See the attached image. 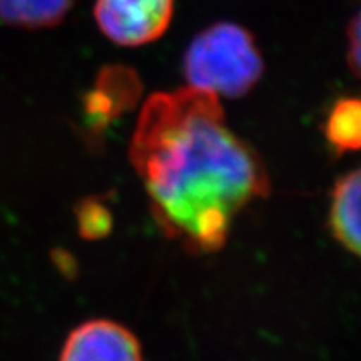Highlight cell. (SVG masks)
<instances>
[{
    "mask_svg": "<svg viewBox=\"0 0 361 361\" xmlns=\"http://www.w3.org/2000/svg\"><path fill=\"white\" fill-rule=\"evenodd\" d=\"M324 137L338 154L358 151L361 144V104L343 97L333 104L324 123Z\"/></svg>",
    "mask_w": 361,
    "mask_h": 361,
    "instance_id": "obj_8",
    "label": "cell"
},
{
    "mask_svg": "<svg viewBox=\"0 0 361 361\" xmlns=\"http://www.w3.org/2000/svg\"><path fill=\"white\" fill-rule=\"evenodd\" d=\"M263 71V57L252 35L231 22L214 24L197 34L184 56L188 85L218 97L245 96Z\"/></svg>",
    "mask_w": 361,
    "mask_h": 361,
    "instance_id": "obj_2",
    "label": "cell"
},
{
    "mask_svg": "<svg viewBox=\"0 0 361 361\" xmlns=\"http://www.w3.org/2000/svg\"><path fill=\"white\" fill-rule=\"evenodd\" d=\"M174 16V0H96L94 19L117 45L139 47L164 35Z\"/></svg>",
    "mask_w": 361,
    "mask_h": 361,
    "instance_id": "obj_3",
    "label": "cell"
},
{
    "mask_svg": "<svg viewBox=\"0 0 361 361\" xmlns=\"http://www.w3.org/2000/svg\"><path fill=\"white\" fill-rule=\"evenodd\" d=\"M74 0H0V20L22 29L57 25Z\"/></svg>",
    "mask_w": 361,
    "mask_h": 361,
    "instance_id": "obj_7",
    "label": "cell"
},
{
    "mask_svg": "<svg viewBox=\"0 0 361 361\" xmlns=\"http://www.w3.org/2000/svg\"><path fill=\"white\" fill-rule=\"evenodd\" d=\"M78 224L80 236L85 239H101L109 234L112 216L106 204L97 200H84L78 207Z\"/></svg>",
    "mask_w": 361,
    "mask_h": 361,
    "instance_id": "obj_9",
    "label": "cell"
},
{
    "mask_svg": "<svg viewBox=\"0 0 361 361\" xmlns=\"http://www.w3.org/2000/svg\"><path fill=\"white\" fill-rule=\"evenodd\" d=\"M360 16H355L348 25V67L355 75H360Z\"/></svg>",
    "mask_w": 361,
    "mask_h": 361,
    "instance_id": "obj_10",
    "label": "cell"
},
{
    "mask_svg": "<svg viewBox=\"0 0 361 361\" xmlns=\"http://www.w3.org/2000/svg\"><path fill=\"white\" fill-rule=\"evenodd\" d=\"M139 92L135 74L128 69H106L97 79L85 109L90 121L109 123L112 117L133 106Z\"/></svg>",
    "mask_w": 361,
    "mask_h": 361,
    "instance_id": "obj_6",
    "label": "cell"
},
{
    "mask_svg": "<svg viewBox=\"0 0 361 361\" xmlns=\"http://www.w3.org/2000/svg\"><path fill=\"white\" fill-rule=\"evenodd\" d=\"M360 192L361 174L353 169L336 179L329 194L328 228L343 250L360 255Z\"/></svg>",
    "mask_w": 361,
    "mask_h": 361,
    "instance_id": "obj_5",
    "label": "cell"
},
{
    "mask_svg": "<svg viewBox=\"0 0 361 361\" xmlns=\"http://www.w3.org/2000/svg\"><path fill=\"white\" fill-rule=\"evenodd\" d=\"M129 154L161 231L192 255L219 251L234 218L271 189L263 159L228 128L219 97L191 85L147 99Z\"/></svg>",
    "mask_w": 361,
    "mask_h": 361,
    "instance_id": "obj_1",
    "label": "cell"
},
{
    "mask_svg": "<svg viewBox=\"0 0 361 361\" xmlns=\"http://www.w3.org/2000/svg\"><path fill=\"white\" fill-rule=\"evenodd\" d=\"M59 361H144L137 336L112 319H89L66 338Z\"/></svg>",
    "mask_w": 361,
    "mask_h": 361,
    "instance_id": "obj_4",
    "label": "cell"
}]
</instances>
